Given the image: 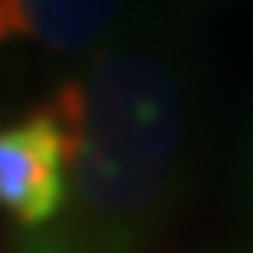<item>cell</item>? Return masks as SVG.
<instances>
[{
    "instance_id": "obj_1",
    "label": "cell",
    "mask_w": 253,
    "mask_h": 253,
    "mask_svg": "<svg viewBox=\"0 0 253 253\" xmlns=\"http://www.w3.org/2000/svg\"><path fill=\"white\" fill-rule=\"evenodd\" d=\"M84 136L71 164V183L84 216L103 225H126L145 216L164 192L183 141L178 84L145 52H108L80 80Z\"/></svg>"
},
{
    "instance_id": "obj_3",
    "label": "cell",
    "mask_w": 253,
    "mask_h": 253,
    "mask_svg": "<svg viewBox=\"0 0 253 253\" xmlns=\"http://www.w3.org/2000/svg\"><path fill=\"white\" fill-rule=\"evenodd\" d=\"M122 0H0V47L38 42L52 52H84L108 33Z\"/></svg>"
},
{
    "instance_id": "obj_2",
    "label": "cell",
    "mask_w": 253,
    "mask_h": 253,
    "mask_svg": "<svg viewBox=\"0 0 253 253\" xmlns=\"http://www.w3.org/2000/svg\"><path fill=\"white\" fill-rule=\"evenodd\" d=\"M71 183V160L38 118L0 126V207L19 225H42L56 216Z\"/></svg>"
}]
</instances>
